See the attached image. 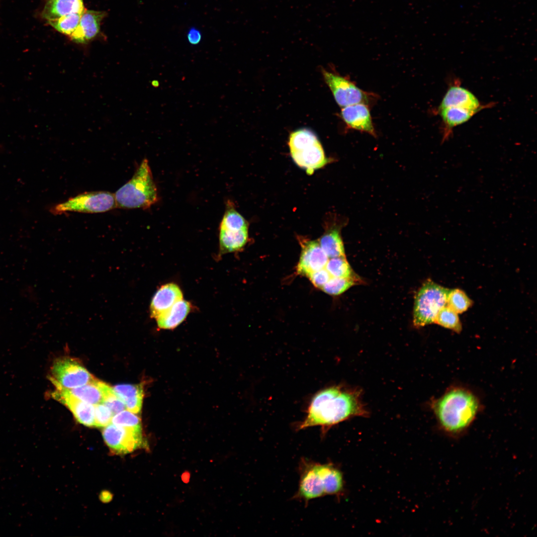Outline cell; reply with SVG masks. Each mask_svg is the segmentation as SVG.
Returning <instances> with one entry per match:
<instances>
[{
  "instance_id": "1",
  "label": "cell",
  "mask_w": 537,
  "mask_h": 537,
  "mask_svg": "<svg viewBox=\"0 0 537 537\" xmlns=\"http://www.w3.org/2000/svg\"><path fill=\"white\" fill-rule=\"evenodd\" d=\"M358 391L332 386L317 392L312 398L305 419L298 430L320 426L326 432L331 426L354 416H365Z\"/></svg>"
},
{
  "instance_id": "2",
  "label": "cell",
  "mask_w": 537,
  "mask_h": 537,
  "mask_svg": "<svg viewBox=\"0 0 537 537\" xmlns=\"http://www.w3.org/2000/svg\"><path fill=\"white\" fill-rule=\"evenodd\" d=\"M431 408L442 430L457 437L466 431L482 410L479 395L461 385L449 386L439 398L433 399Z\"/></svg>"
},
{
  "instance_id": "3",
  "label": "cell",
  "mask_w": 537,
  "mask_h": 537,
  "mask_svg": "<svg viewBox=\"0 0 537 537\" xmlns=\"http://www.w3.org/2000/svg\"><path fill=\"white\" fill-rule=\"evenodd\" d=\"M116 207L147 209L158 200V190L147 159L142 160L132 178L115 193Z\"/></svg>"
},
{
  "instance_id": "4",
  "label": "cell",
  "mask_w": 537,
  "mask_h": 537,
  "mask_svg": "<svg viewBox=\"0 0 537 537\" xmlns=\"http://www.w3.org/2000/svg\"><path fill=\"white\" fill-rule=\"evenodd\" d=\"M291 156L308 175L325 166L330 162L316 135L311 130L300 129L290 135L288 141Z\"/></svg>"
},
{
  "instance_id": "5",
  "label": "cell",
  "mask_w": 537,
  "mask_h": 537,
  "mask_svg": "<svg viewBox=\"0 0 537 537\" xmlns=\"http://www.w3.org/2000/svg\"><path fill=\"white\" fill-rule=\"evenodd\" d=\"M449 290L429 279L422 284L415 296L414 326L419 328L434 323L439 311L447 305Z\"/></svg>"
},
{
  "instance_id": "6",
  "label": "cell",
  "mask_w": 537,
  "mask_h": 537,
  "mask_svg": "<svg viewBox=\"0 0 537 537\" xmlns=\"http://www.w3.org/2000/svg\"><path fill=\"white\" fill-rule=\"evenodd\" d=\"M116 207L114 194L104 191L86 192L59 203L51 210L54 214L66 212L88 213L104 212Z\"/></svg>"
},
{
  "instance_id": "7",
  "label": "cell",
  "mask_w": 537,
  "mask_h": 537,
  "mask_svg": "<svg viewBox=\"0 0 537 537\" xmlns=\"http://www.w3.org/2000/svg\"><path fill=\"white\" fill-rule=\"evenodd\" d=\"M300 479L294 497L308 502L326 495L322 464L302 458L299 464Z\"/></svg>"
},
{
  "instance_id": "8",
  "label": "cell",
  "mask_w": 537,
  "mask_h": 537,
  "mask_svg": "<svg viewBox=\"0 0 537 537\" xmlns=\"http://www.w3.org/2000/svg\"><path fill=\"white\" fill-rule=\"evenodd\" d=\"M49 376L52 383L71 389L90 383L95 378L76 359L64 357L56 359Z\"/></svg>"
},
{
  "instance_id": "9",
  "label": "cell",
  "mask_w": 537,
  "mask_h": 537,
  "mask_svg": "<svg viewBox=\"0 0 537 537\" xmlns=\"http://www.w3.org/2000/svg\"><path fill=\"white\" fill-rule=\"evenodd\" d=\"M324 79L331 90L337 104L341 107L362 103L367 104L372 95L365 92L350 80L323 70Z\"/></svg>"
},
{
  "instance_id": "10",
  "label": "cell",
  "mask_w": 537,
  "mask_h": 537,
  "mask_svg": "<svg viewBox=\"0 0 537 537\" xmlns=\"http://www.w3.org/2000/svg\"><path fill=\"white\" fill-rule=\"evenodd\" d=\"M102 436L110 448L119 454L133 451L142 442L141 427H126L110 423L104 427Z\"/></svg>"
},
{
  "instance_id": "11",
  "label": "cell",
  "mask_w": 537,
  "mask_h": 537,
  "mask_svg": "<svg viewBox=\"0 0 537 537\" xmlns=\"http://www.w3.org/2000/svg\"><path fill=\"white\" fill-rule=\"evenodd\" d=\"M52 383L55 389L51 393V397L67 406L79 423L95 427L94 405L78 399L59 384Z\"/></svg>"
},
{
  "instance_id": "12",
  "label": "cell",
  "mask_w": 537,
  "mask_h": 537,
  "mask_svg": "<svg viewBox=\"0 0 537 537\" xmlns=\"http://www.w3.org/2000/svg\"><path fill=\"white\" fill-rule=\"evenodd\" d=\"M301 252L296 267L298 274L307 276L310 273L323 268L329 258L320 247L318 240L299 239Z\"/></svg>"
},
{
  "instance_id": "13",
  "label": "cell",
  "mask_w": 537,
  "mask_h": 537,
  "mask_svg": "<svg viewBox=\"0 0 537 537\" xmlns=\"http://www.w3.org/2000/svg\"><path fill=\"white\" fill-rule=\"evenodd\" d=\"M106 14L103 11L85 10L82 13L79 25L70 36L71 40L78 44H86L99 33L100 24Z\"/></svg>"
},
{
  "instance_id": "14",
  "label": "cell",
  "mask_w": 537,
  "mask_h": 537,
  "mask_svg": "<svg viewBox=\"0 0 537 537\" xmlns=\"http://www.w3.org/2000/svg\"><path fill=\"white\" fill-rule=\"evenodd\" d=\"M341 117L350 128L376 136L369 108L360 103L343 107Z\"/></svg>"
},
{
  "instance_id": "15",
  "label": "cell",
  "mask_w": 537,
  "mask_h": 537,
  "mask_svg": "<svg viewBox=\"0 0 537 537\" xmlns=\"http://www.w3.org/2000/svg\"><path fill=\"white\" fill-rule=\"evenodd\" d=\"M450 106L480 111L486 107H488L489 105H482L473 93L456 84L448 88L438 109Z\"/></svg>"
},
{
  "instance_id": "16",
  "label": "cell",
  "mask_w": 537,
  "mask_h": 537,
  "mask_svg": "<svg viewBox=\"0 0 537 537\" xmlns=\"http://www.w3.org/2000/svg\"><path fill=\"white\" fill-rule=\"evenodd\" d=\"M182 299V292L177 284L170 283L162 286L156 292L151 301V317L157 318Z\"/></svg>"
},
{
  "instance_id": "17",
  "label": "cell",
  "mask_w": 537,
  "mask_h": 537,
  "mask_svg": "<svg viewBox=\"0 0 537 537\" xmlns=\"http://www.w3.org/2000/svg\"><path fill=\"white\" fill-rule=\"evenodd\" d=\"M478 110L450 106L438 109L444 125L443 142L448 140L454 127L468 121Z\"/></svg>"
},
{
  "instance_id": "18",
  "label": "cell",
  "mask_w": 537,
  "mask_h": 537,
  "mask_svg": "<svg viewBox=\"0 0 537 537\" xmlns=\"http://www.w3.org/2000/svg\"><path fill=\"white\" fill-rule=\"evenodd\" d=\"M85 9L83 0H48L42 16L50 21L71 13H82Z\"/></svg>"
},
{
  "instance_id": "19",
  "label": "cell",
  "mask_w": 537,
  "mask_h": 537,
  "mask_svg": "<svg viewBox=\"0 0 537 537\" xmlns=\"http://www.w3.org/2000/svg\"><path fill=\"white\" fill-rule=\"evenodd\" d=\"M343 223H335L327 227L324 234L318 240L320 247L329 258L345 256L341 233Z\"/></svg>"
},
{
  "instance_id": "20",
  "label": "cell",
  "mask_w": 537,
  "mask_h": 537,
  "mask_svg": "<svg viewBox=\"0 0 537 537\" xmlns=\"http://www.w3.org/2000/svg\"><path fill=\"white\" fill-rule=\"evenodd\" d=\"M112 388L117 396L124 403L126 409L135 414L140 412L144 396L142 384H122Z\"/></svg>"
},
{
  "instance_id": "21",
  "label": "cell",
  "mask_w": 537,
  "mask_h": 537,
  "mask_svg": "<svg viewBox=\"0 0 537 537\" xmlns=\"http://www.w3.org/2000/svg\"><path fill=\"white\" fill-rule=\"evenodd\" d=\"M190 303L183 299L156 318L158 326L164 329H173L179 325L190 311Z\"/></svg>"
},
{
  "instance_id": "22",
  "label": "cell",
  "mask_w": 537,
  "mask_h": 537,
  "mask_svg": "<svg viewBox=\"0 0 537 537\" xmlns=\"http://www.w3.org/2000/svg\"><path fill=\"white\" fill-rule=\"evenodd\" d=\"M219 239L221 254L239 251L247 243L248 229L230 230L219 228Z\"/></svg>"
},
{
  "instance_id": "23",
  "label": "cell",
  "mask_w": 537,
  "mask_h": 537,
  "mask_svg": "<svg viewBox=\"0 0 537 537\" xmlns=\"http://www.w3.org/2000/svg\"><path fill=\"white\" fill-rule=\"evenodd\" d=\"M102 383V381L95 378L92 381L83 386L66 389L78 399L94 405L102 403L103 395Z\"/></svg>"
},
{
  "instance_id": "24",
  "label": "cell",
  "mask_w": 537,
  "mask_h": 537,
  "mask_svg": "<svg viewBox=\"0 0 537 537\" xmlns=\"http://www.w3.org/2000/svg\"><path fill=\"white\" fill-rule=\"evenodd\" d=\"M325 480L326 495H337L343 487V478L341 472L331 463L322 464Z\"/></svg>"
},
{
  "instance_id": "25",
  "label": "cell",
  "mask_w": 537,
  "mask_h": 537,
  "mask_svg": "<svg viewBox=\"0 0 537 537\" xmlns=\"http://www.w3.org/2000/svg\"><path fill=\"white\" fill-rule=\"evenodd\" d=\"M325 268L332 277L360 279L353 270L346 256L330 258Z\"/></svg>"
},
{
  "instance_id": "26",
  "label": "cell",
  "mask_w": 537,
  "mask_h": 537,
  "mask_svg": "<svg viewBox=\"0 0 537 537\" xmlns=\"http://www.w3.org/2000/svg\"><path fill=\"white\" fill-rule=\"evenodd\" d=\"M219 228L230 230H240L248 229V223L245 218L237 211L232 203L228 201Z\"/></svg>"
},
{
  "instance_id": "27",
  "label": "cell",
  "mask_w": 537,
  "mask_h": 537,
  "mask_svg": "<svg viewBox=\"0 0 537 537\" xmlns=\"http://www.w3.org/2000/svg\"><path fill=\"white\" fill-rule=\"evenodd\" d=\"M434 323L456 333H460L462 330V325L458 314L447 305L439 311Z\"/></svg>"
},
{
  "instance_id": "28",
  "label": "cell",
  "mask_w": 537,
  "mask_h": 537,
  "mask_svg": "<svg viewBox=\"0 0 537 537\" xmlns=\"http://www.w3.org/2000/svg\"><path fill=\"white\" fill-rule=\"evenodd\" d=\"M361 282V279L331 276L321 289L328 294L334 296L339 295L346 291L352 286Z\"/></svg>"
},
{
  "instance_id": "29",
  "label": "cell",
  "mask_w": 537,
  "mask_h": 537,
  "mask_svg": "<svg viewBox=\"0 0 537 537\" xmlns=\"http://www.w3.org/2000/svg\"><path fill=\"white\" fill-rule=\"evenodd\" d=\"M472 303V301L462 290L459 288L450 289L447 297V305L457 314L467 311Z\"/></svg>"
},
{
  "instance_id": "30",
  "label": "cell",
  "mask_w": 537,
  "mask_h": 537,
  "mask_svg": "<svg viewBox=\"0 0 537 537\" xmlns=\"http://www.w3.org/2000/svg\"><path fill=\"white\" fill-rule=\"evenodd\" d=\"M82 14L71 13L48 22L58 32L70 36L78 27Z\"/></svg>"
},
{
  "instance_id": "31",
  "label": "cell",
  "mask_w": 537,
  "mask_h": 537,
  "mask_svg": "<svg viewBox=\"0 0 537 537\" xmlns=\"http://www.w3.org/2000/svg\"><path fill=\"white\" fill-rule=\"evenodd\" d=\"M103 395L102 403L115 415L126 409L124 403L115 394L113 388L102 382Z\"/></svg>"
},
{
  "instance_id": "32",
  "label": "cell",
  "mask_w": 537,
  "mask_h": 537,
  "mask_svg": "<svg viewBox=\"0 0 537 537\" xmlns=\"http://www.w3.org/2000/svg\"><path fill=\"white\" fill-rule=\"evenodd\" d=\"M110 423L126 427H141L139 417L128 410H124L114 415Z\"/></svg>"
},
{
  "instance_id": "33",
  "label": "cell",
  "mask_w": 537,
  "mask_h": 537,
  "mask_svg": "<svg viewBox=\"0 0 537 537\" xmlns=\"http://www.w3.org/2000/svg\"><path fill=\"white\" fill-rule=\"evenodd\" d=\"M95 427H104L111 423L114 415L110 409L103 403L94 405Z\"/></svg>"
},
{
  "instance_id": "34",
  "label": "cell",
  "mask_w": 537,
  "mask_h": 537,
  "mask_svg": "<svg viewBox=\"0 0 537 537\" xmlns=\"http://www.w3.org/2000/svg\"><path fill=\"white\" fill-rule=\"evenodd\" d=\"M307 277L314 286L321 289L331 276L324 268L310 273Z\"/></svg>"
},
{
  "instance_id": "35",
  "label": "cell",
  "mask_w": 537,
  "mask_h": 537,
  "mask_svg": "<svg viewBox=\"0 0 537 537\" xmlns=\"http://www.w3.org/2000/svg\"><path fill=\"white\" fill-rule=\"evenodd\" d=\"M187 39L189 43L192 45L198 44L201 39L200 31L195 27H191L187 32Z\"/></svg>"
},
{
  "instance_id": "36",
  "label": "cell",
  "mask_w": 537,
  "mask_h": 537,
  "mask_svg": "<svg viewBox=\"0 0 537 537\" xmlns=\"http://www.w3.org/2000/svg\"><path fill=\"white\" fill-rule=\"evenodd\" d=\"M189 479V474L187 473H184L182 474V479L184 482H187Z\"/></svg>"
},
{
  "instance_id": "37",
  "label": "cell",
  "mask_w": 537,
  "mask_h": 537,
  "mask_svg": "<svg viewBox=\"0 0 537 537\" xmlns=\"http://www.w3.org/2000/svg\"><path fill=\"white\" fill-rule=\"evenodd\" d=\"M152 85L155 87H157L159 85V83L158 81L155 80L152 82Z\"/></svg>"
}]
</instances>
